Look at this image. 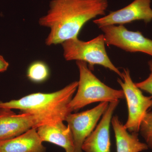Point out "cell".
<instances>
[{"label": "cell", "instance_id": "obj_3", "mask_svg": "<svg viewBox=\"0 0 152 152\" xmlns=\"http://www.w3.org/2000/svg\"><path fill=\"white\" fill-rule=\"evenodd\" d=\"M80 72L77 91L69 104L72 112L93 103L119 101L125 98L122 90H116L101 82L92 72L88 64L83 61H77Z\"/></svg>", "mask_w": 152, "mask_h": 152}, {"label": "cell", "instance_id": "obj_14", "mask_svg": "<svg viewBox=\"0 0 152 152\" xmlns=\"http://www.w3.org/2000/svg\"><path fill=\"white\" fill-rule=\"evenodd\" d=\"M49 75L47 65L42 61H36L32 64L28 69L27 76L31 80L40 83L45 80Z\"/></svg>", "mask_w": 152, "mask_h": 152}, {"label": "cell", "instance_id": "obj_17", "mask_svg": "<svg viewBox=\"0 0 152 152\" xmlns=\"http://www.w3.org/2000/svg\"><path fill=\"white\" fill-rule=\"evenodd\" d=\"M9 64L2 56L0 55V72H3L7 69Z\"/></svg>", "mask_w": 152, "mask_h": 152}, {"label": "cell", "instance_id": "obj_10", "mask_svg": "<svg viewBox=\"0 0 152 152\" xmlns=\"http://www.w3.org/2000/svg\"><path fill=\"white\" fill-rule=\"evenodd\" d=\"M35 126L34 118L30 114L17 115L10 109H0V140L13 138Z\"/></svg>", "mask_w": 152, "mask_h": 152}, {"label": "cell", "instance_id": "obj_13", "mask_svg": "<svg viewBox=\"0 0 152 152\" xmlns=\"http://www.w3.org/2000/svg\"><path fill=\"white\" fill-rule=\"evenodd\" d=\"M112 126L115 133L117 152H141L149 148L139 140L138 133H129L117 116L113 117Z\"/></svg>", "mask_w": 152, "mask_h": 152}, {"label": "cell", "instance_id": "obj_16", "mask_svg": "<svg viewBox=\"0 0 152 152\" xmlns=\"http://www.w3.org/2000/svg\"><path fill=\"white\" fill-rule=\"evenodd\" d=\"M148 66L151 73L149 77L145 80L136 83V86L140 89L151 94L152 96V60L149 61Z\"/></svg>", "mask_w": 152, "mask_h": 152}, {"label": "cell", "instance_id": "obj_6", "mask_svg": "<svg viewBox=\"0 0 152 152\" xmlns=\"http://www.w3.org/2000/svg\"><path fill=\"white\" fill-rule=\"evenodd\" d=\"M105 43L131 53L141 52L152 56V40L139 31H129L123 25H111L101 28Z\"/></svg>", "mask_w": 152, "mask_h": 152}, {"label": "cell", "instance_id": "obj_11", "mask_svg": "<svg viewBox=\"0 0 152 152\" xmlns=\"http://www.w3.org/2000/svg\"><path fill=\"white\" fill-rule=\"evenodd\" d=\"M42 142L37 128H32L13 138L0 140V152H46Z\"/></svg>", "mask_w": 152, "mask_h": 152}, {"label": "cell", "instance_id": "obj_15", "mask_svg": "<svg viewBox=\"0 0 152 152\" xmlns=\"http://www.w3.org/2000/svg\"><path fill=\"white\" fill-rule=\"evenodd\" d=\"M148 148L152 149V111H148L142 121L140 131Z\"/></svg>", "mask_w": 152, "mask_h": 152}, {"label": "cell", "instance_id": "obj_5", "mask_svg": "<svg viewBox=\"0 0 152 152\" xmlns=\"http://www.w3.org/2000/svg\"><path fill=\"white\" fill-rule=\"evenodd\" d=\"M122 73L124 82L118 79V82L124 94L128 110V119L124 126L130 133H138L144 117L152 107V96L143 94L133 82L128 69H124Z\"/></svg>", "mask_w": 152, "mask_h": 152}, {"label": "cell", "instance_id": "obj_7", "mask_svg": "<svg viewBox=\"0 0 152 152\" xmlns=\"http://www.w3.org/2000/svg\"><path fill=\"white\" fill-rule=\"evenodd\" d=\"M109 104L108 102H102L91 110L76 113H71L66 117L65 121L67 122L73 138L74 152H83L84 142L94 131Z\"/></svg>", "mask_w": 152, "mask_h": 152}, {"label": "cell", "instance_id": "obj_1", "mask_svg": "<svg viewBox=\"0 0 152 152\" xmlns=\"http://www.w3.org/2000/svg\"><path fill=\"white\" fill-rule=\"evenodd\" d=\"M108 0H51L47 14L39 23L50 28L47 45L62 44L78 37L84 25L98 16L105 15Z\"/></svg>", "mask_w": 152, "mask_h": 152}, {"label": "cell", "instance_id": "obj_2", "mask_svg": "<svg viewBox=\"0 0 152 152\" xmlns=\"http://www.w3.org/2000/svg\"><path fill=\"white\" fill-rule=\"evenodd\" d=\"M78 86V82L75 81L54 92L34 93L19 99L0 101V109H16L32 115L37 129L42 125L64 121L72 113L69 104Z\"/></svg>", "mask_w": 152, "mask_h": 152}, {"label": "cell", "instance_id": "obj_4", "mask_svg": "<svg viewBox=\"0 0 152 152\" xmlns=\"http://www.w3.org/2000/svg\"><path fill=\"white\" fill-rule=\"evenodd\" d=\"M104 37L101 34L91 40L84 42L78 37L62 43L64 56L66 61H83L88 64L90 70L96 65L113 71L122 79V73L114 66L109 58L105 47Z\"/></svg>", "mask_w": 152, "mask_h": 152}, {"label": "cell", "instance_id": "obj_9", "mask_svg": "<svg viewBox=\"0 0 152 152\" xmlns=\"http://www.w3.org/2000/svg\"><path fill=\"white\" fill-rule=\"evenodd\" d=\"M119 101L109 103L100 122L84 142L82 147L83 151L85 152H111L110 126L114 111Z\"/></svg>", "mask_w": 152, "mask_h": 152}, {"label": "cell", "instance_id": "obj_8", "mask_svg": "<svg viewBox=\"0 0 152 152\" xmlns=\"http://www.w3.org/2000/svg\"><path fill=\"white\" fill-rule=\"evenodd\" d=\"M151 0H134L129 5L96 19L94 23L99 28L111 25H123L137 20L146 23L152 20Z\"/></svg>", "mask_w": 152, "mask_h": 152}, {"label": "cell", "instance_id": "obj_12", "mask_svg": "<svg viewBox=\"0 0 152 152\" xmlns=\"http://www.w3.org/2000/svg\"><path fill=\"white\" fill-rule=\"evenodd\" d=\"M42 142H48L61 147L66 152H75L72 134L63 121L42 125L37 129Z\"/></svg>", "mask_w": 152, "mask_h": 152}]
</instances>
